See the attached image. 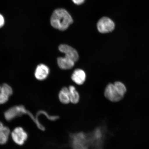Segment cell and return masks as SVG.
I'll return each mask as SVG.
<instances>
[{
    "label": "cell",
    "mask_w": 149,
    "mask_h": 149,
    "mask_svg": "<svg viewBox=\"0 0 149 149\" xmlns=\"http://www.w3.org/2000/svg\"><path fill=\"white\" fill-rule=\"evenodd\" d=\"M73 23V20L70 14L65 9H55L51 18L52 26L61 31H65Z\"/></svg>",
    "instance_id": "obj_1"
},
{
    "label": "cell",
    "mask_w": 149,
    "mask_h": 149,
    "mask_svg": "<svg viewBox=\"0 0 149 149\" xmlns=\"http://www.w3.org/2000/svg\"><path fill=\"white\" fill-rule=\"evenodd\" d=\"M72 81L78 85H81L86 79V74L84 71L80 69H77L74 71L71 77Z\"/></svg>",
    "instance_id": "obj_10"
},
{
    "label": "cell",
    "mask_w": 149,
    "mask_h": 149,
    "mask_svg": "<svg viewBox=\"0 0 149 149\" xmlns=\"http://www.w3.org/2000/svg\"><path fill=\"white\" fill-rule=\"evenodd\" d=\"M57 62L59 68L64 70L70 69L73 68L75 63L74 61L65 56L58 57Z\"/></svg>",
    "instance_id": "obj_11"
},
{
    "label": "cell",
    "mask_w": 149,
    "mask_h": 149,
    "mask_svg": "<svg viewBox=\"0 0 149 149\" xmlns=\"http://www.w3.org/2000/svg\"><path fill=\"white\" fill-rule=\"evenodd\" d=\"M4 19L1 15L0 14V28L4 24Z\"/></svg>",
    "instance_id": "obj_16"
},
{
    "label": "cell",
    "mask_w": 149,
    "mask_h": 149,
    "mask_svg": "<svg viewBox=\"0 0 149 149\" xmlns=\"http://www.w3.org/2000/svg\"><path fill=\"white\" fill-rule=\"evenodd\" d=\"M85 0H72L74 4L77 5L82 4L85 1Z\"/></svg>",
    "instance_id": "obj_15"
},
{
    "label": "cell",
    "mask_w": 149,
    "mask_h": 149,
    "mask_svg": "<svg viewBox=\"0 0 149 149\" xmlns=\"http://www.w3.org/2000/svg\"><path fill=\"white\" fill-rule=\"evenodd\" d=\"M97 26L100 33H105L112 32L114 30L115 24L110 18L104 17L98 20Z\"/></svg>",
    "instance_id": "obj_5"
},
{
    "label": "cell",
    "mask_w": 149,
    "mask_h": 149,
    "mask_svg": "<svg viewBox=\"0 0 149 149\" xmlns=\"http://www.w3.org/2000/svg\"><path fill=\"white\" fill-rule=\"evenodd\" d=\"M13 93V89L7 84L0 85V105L8 101Z\"/></svg>",
    "instance_id": "obj_8"
},
{
    "label": "cell",
    "mask_w": 149,
    "mask_h": 149,
    "mask_svg": "<svg viewBox=\"0 0 149 149\" xmlns=\"http://www.w3.org/2000/svg\"><path fill=\"white\" fill-rule=\"evenodd\" d=\"M91 149H102L105 132L101 126L95 128L91 133H88Z\"/></svg>",
    "instance_id": "obj_4"
},
{
    "label": "cell",
    "mask_w": 149,
    "mask_h": 149,
    "mask_svg": "<svg viewBox=\"0 0 149 149\" xmlns=\"http://www.w3.org/2000/svg\"><path fill=\"white\" fill-rule=\"evenodd\" d=\"M10 130L7 127L3 126L0 128V145L5 144L8 141Z\"/></svg>",
    "instance_id": "obj_13"
},
{
    "label": "cell",
    "mask_w": 149,
    "mask_h": 149,
    "mask_svg": "<svg viewBox=\"0 0 149 149\" xmlns=\"http://www.w3.org/2000/svg\"><path fill=\"white\" fill-rule=\"evenodd\" d=\"M49 72V68L47 65L40 64L36 67L34 75L37 79L39 81H43L48 77Z\"/></svg>",
    "instance_id": "obj_9"
},
{
    "label": "cell",
    "mask_w": 149,
    "mask_h": 149,
    "mask_svg": "<svg viewBox=\"0 0 149 149\" xmlns=\"http://www.w3.org/2000/svg\"><path fill=\"white\" fill-rule=\"evenodd\" d=\"M11 135L14 142L19 145L24 144L28 138L26 132L19 127L16 128L13 130Z\"/></svg>",
    "instance_id": "obj_6"
},
{
    "label": "cell",
    "mask_w": 149,
    "mask_h": 149,
    "mask_svg": "<svg viewBox=\"0 0 149 149\" xmlns=\"http://www.w3.org/2000/svg\"><path fill=\"white\" fill-rule=\"evenodd\" d=\"M69 91L70 102L76 104L79 101L80 97L79 93L73 86H70L68 88Z\"/></svg>",
    "instance_id": "obj_14"
},
{
    "label": "cell",
    "mask_w": 149,
    "mask_h": 149,
    "mask_svg": "<svg viewBox=\"0 0 149 149\" xmlns=\"http://www.w3.org/2000/svg\"><path fill=\"white\" fill-rule=\"evenodd\" d=\"M58 97L61 103L67 104L70 102L69 91L68 88L64 87L59 93Z\"/></svg>",
    "instance_id": "obj_12"
},
{
    "label": "cell",
    "mask_w": 149,
    "mask_h": 149,
    "mask_svg": "<svg viewBox=\"0 0 149 149\" xmlns=\"http://www.w3.org/2000/svg\"><path fill=\"white\" fill-rule=\"evenodd\" d=\"M72 149H91L88 134L83 132L72 133L70 135Z\"/></svg>",
    "instance_id": "obj_3"
},
{
    "label": "cell",
    "mask_w": 149,
    "mask_h": 149,
    "mask_svg": "<svg viewBox=\"0 0 149 149\" xmlns=\"http://www.w3.org/2000/svg\"><path fill=\"white\" fill-rule=\"evenodd\" d=\"M127 92V88L124 83L117 81L114 83L109 84L106 87L104 95L112 102L120 101L124 98Z\"/></svg>",
    "instance_id": "obj_2"
},
{
    "label": "cell",
    "mask_w": 149,
    "mask_h": 149,
    "mask_svg": "<svg viewBox=\"0 0 149 149\" xmlns=\"http://www.w3.org/2000/svg\"><path fill=\"white\" fill-rule=\"evenodd\" d=\"M58 49L61 53L65 54V56L71 59L74 62L79 60V56L78 52L71 46L66 44H61L59 46Z\"/></svg>",
    "instance_id": "obj_7"
}]
</instances>
